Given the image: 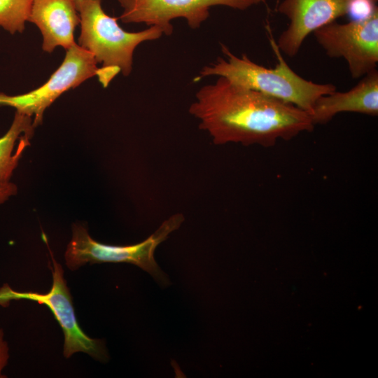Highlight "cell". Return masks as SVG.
Returning a JSON list of instances; mask_svg holds the SVG:
<instances>
[{
    "label": "cell",
    "instance_id": "277c9868",
    "mask_svg": "<svg viewBox=\"0 0 378 378\" xmlns=\"http://www.w3.org/2000/svg\"><path fill=\"white\" fill-rule=\"evenodd\" d=\"M183 221V214H174L147 239L127 246L98 242L90 237L83 225L74 223L72 237L64 253L66 265L69 270H75L88 263H130L149 273L160 285L168 286L169 278L157 264L154 253L158 246L178 229Z\"/></svg>",
    "mask_w": 378,
    "mask_h": 378
},
{
    "label": "cell",
    "instance_id": "7a4b0ae2",
    "mask_svg": "<svg viewBox=\"0 0 378 378\" xmlns=\"http://www.w3.org/2000/svg\"><path fill=\"white\" fill-rule=\"evenodd\" d=\"M267 29L277 59L275 67L260 65L245 54L238 57L221 43L225 59L219 57L214 62L204 66L200 71L199 78L210 76L224 77L236 85L290 103L309 115L317 99L336 91V87L306 80L295 73L284 58L269 26Z\"/></svg>",
    "mask_w": 378,
    "mask_h": 378
},
{
    "label": "cell",
    "instance_id": "3957f363",
    "mask_svg": "<svg viewBox=\"0 0 378 378\" xmlns=\"http://www.w3.org/2000/svg\"><path fill=\"white\" fill-rule=\"evenodd\" d=\"M102 1L74 0L80 24L78 45L102 64L96 76L106 88L118 73L129 76L132 70L134 52L139 44L158 39L164 34L156 26L136 32L124 30L116 18L104 12Z\"/></svg>",
    "mask_w": 378,
    "mask_h": 378
},
{
    "label": "cell",
    "instance_id": "5b68a950",
    "mask_svg": "<svg viewBox=\"0 0 378 378\" xmlns=\"http://www.w3.org/2000/svg\"><path fill=\"white\" fill-rule=\"evenodd\" d=\"M52 260V284L47 293L19 292L8 284L0 288V306L7 307L13 300H29L46 305L64 333L63 354L69 358L74 354L83 352L101 362L109 359L104 340L87 335L80 327L74 309L71 296L64 278V270L49 248Z\"/></svg>",
    "mask_w": 378,
    "mask_h": 378
},
{
    "label": "cell",
    "instance_id": "6da1fadb",
    "mask_svg": "<svg viewBox=\"0 0 378 378\" xmlns=\"http://www.w3.org/2000/svg\"><path fill=\"white\" fill-rule=\"evenodd\" d=\"M189 112L217 145L271 147L280 139L312 132L315 126L310 115L298 107L224 77L202 86Z\"/></svg>",
    "mask_w": 378,
    "mask_h": 378
},
{
    "label": "cell",
    "instance_id": "e0dca14e",
    "mask_svg": "<svg viewBox=\"0 0 378 378\" xmlns=\"http://www.w3.org/2000/svg\"><path fill=\"white\" fill-rule=\"evenodd\" d=\"M254 4H265L267 0H253Z\"/></svg>",
    "mask_w": 378,
    "mask_h": 378
},
{
    "label": "cell",
    "instance_id": "2e32d148",
    "mask_svg": "<svg viewBox=\"0 0 378 378\" xmlns=\"http://www.w3.org/2000/svg\"><path fill=\"white\" fill-rule=\"evenodd\" d=\"M9 359V347L4 340L3 329L0 327V377H4L2 371L7 365Z\"/></svg>",
    "mask_w": 378,
    "mask_h": 378
},
{
    "label": "cell",
    "instance_id": "ac0fdd59",
    "mask_svg": "<svg viewBox=\"0 0 378 378\" xmlns=\"http://www.w3.org/2000/svg\"><path fill=\"white\" fill-rule=\"evenodd\" d=\"M376 1H378V0H376Z\"/></svg>",
    "mask_w": 378,
    "mask_h": 378
},
{
    "label": "cell",
    "instance_id": "5bb4252c",
    "mask_svg": "<svg viewBox=\"0 0 378 378\" xmlns=\"http://www.w3.org/2000/svg\"><path fill=\"white\" fill-rule=\"evenodd\" d=\"M376 0H347L346 15L351 21H364L378 12Z\"/></svg>",
    "mask_w": 378,
    "mask_h": 378
},
{
    "label": "cell",
    "instance_id": "9a60e30c",
    "mask_svg": "<svg viewBox=\"0 0 378 378\" xmlns=\"http://www.w3.org/2000/svg\"><path fill=\"white\" fill-rule=\"evenodd\" d=\"M18 192L17 186L10 181H0V205L7 201Z\"/></svg>",
    "mask_w": 378,
    "mask_h": 378
},
{
    "label": "cell",
    "instance_id": "52a82bcc",
    "mask_svg": "<svg viewBox=\"0 0 378 378\" xmlns=\"http://www.w3.org/2000/svg\"><path fill=\"white\" fill-rule=\"evenodd\" d=\"M330 57L343 58L353 78L376 69L378 62V12L364 21H334L314 33Z\"/></svg>",
    "mask_w": 378,
    "mask_h": 378
},
{
    "label": "cell",
    "instance_id": "8fae6325",
    "mask_svg": "<svg viewBox=\"0 0 378 378\" xmlns=\"http://www.w3.org/2000/svg\"><path fill=\"white\" fill-rule=\"evenodd\" d=\"M378 115V71L374 69L346 92L337 90L319 97L309 114L314 125L326 124L340 113Z\"/></svg>",
    "mask_w": 378,
    "mask_h": 378
},
{
    "label": "cell",
    "instance_id": "30bf717a",
    "mask_svg": "<svg viewBox=\"0 0 378 378\" xmlns=\"http://www.w3.org/2000/svg\"><path fill=\"white\" fill-rule=\"evenodd\" d=\"M28 21L40 29L42 48L47 52L57 46L67 50L76 44L74 31L80 17L74 0H32Z\"/></svg>",
    "mask_w": 378,
    "mask_h": 378
},
{
    "label": "cell",
    "instance_id": "9c48e42d",
    "mask_svg": "<svg viewBox=\"0 0 378 378\" xmlns=\"http://www.w3.org/2000/svg\"><path fill=\"white\" fill-rule=\"evenodd\" d=\"M347 0H283L277 11L288 20L276 41L281 52L296 55L305 38L318 29L346 15Z\"/></svg>",
    "mask_w": 378,
    "mask_h": 378
},
{
    "label": "cell",
    "instance_id": "ba28073f",
    "mask_svg": "<svg viewBox=\"0 0 378 378\" xmlns=\"http://www.w3.org/2000/svg\"><path fill=\"white\" fill-rule=\"evenodd\" d=\"M123 11L120 20L124 23H145L156 26L163 34L173 32L171 21L184 18L191 29L199 28L209 16L212 6H223L244 10L254 4L253 0H118Z\"/></svg>",
    "mask_w": 378,
    "mask_h": 378
},
{
    "label": "cell",
    "instance_id": "8992f818",
    "mask_svg": "<svg viewBox=\"0 0 378 378\" xmlns=\"http://www.w3.org/2000/svg\"><path fill=\"white\" fill-rule=\"evenodd\" d=\"M93 55L74 44L66 50L59 67L39 88L18 95L0 92V106H10L33 119V126L41 124L46 109L62 93L97 75L99 67Z\"/></svg>",
    "mask_w": 378,
    "mask_h": 378
},
{
    "label": "cell",
    "instance_id": "7c38bea8",
    "mask_svg": "<svg viewBox=\"0 0 378 378\" xmlns=\"http://www.w3.org/2000/svg\"><path fill=\"white\" fill-rule=\"evenodd\" d=\"M33 119L15 111L8 130L0 137V181H8L34 133Z\"/></svg>",
    "mask_w": 378,
    "mask_h": 378
},
{
    "label": "cell",
    "instance_id": "4fadbf2b",
    "mask_svg": "<svg viewBox=\"0 0 378 378\" xmlns=\"http://www.w3.org/2000/svg\"><path fill=\"white\" fill-rule=\"evenodd\" d=\"M32 0H0V27L11 34L22 32Z\"/></svg>",
    "mask_w": 378,
    "mask_h": 378
}]
</instances>
